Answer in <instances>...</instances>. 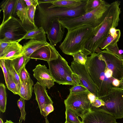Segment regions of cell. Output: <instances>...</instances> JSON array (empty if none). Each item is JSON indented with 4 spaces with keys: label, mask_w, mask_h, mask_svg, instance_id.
Segmentation results:
<instances>
[{
    "label": "cell",
    "mask_w": 123,
    "mask_h": 123,
    "mask_svg": "<svg viewBox=\"0 0 123 123\" xmlns=\"http://www.w3.org/2000/svg\"><path fill=\"white\" fill-rule=\"evenodd\" d=\"M85 65L97 88L99 98L117 89L113 85L115 79L109 78L106 74V65L100 54L94 52L87 57Z\"/></svg>",
    "instance_id": "6da1fadb"
},
{
    "label": "cell",
    "mask_w": 123,
    "mask_h": 123,
    "mask_svg": "<svg viewBox=\"0 0 123 123\" xmlns=\"http://www.w3.org/2000/svg\"><path fill=\"white\" fill-rule=\"evenodd\" d=\"M121 2L115 1L110 3L109 12L103 21L98 26L99 29L96 34L86 43L84 54L87 55L95 52V50L108 36L111 28H116L120 20L121 12L119 7Z\"/></svg>",
    "instance_id": "7a4b0ae2"
},
{
    "label": "cell",
    "mask_w": 123,
    "mask_h": 123,
    "mask_svg": "<svg viewBox=\"0 0 123 123\" xmlns=\"http://www.w3.org/2000/svg\"><path fill=\"white\" fill-rule=\"evenodd\" d=\"M68 31L59 48L63 53L73 56L80 52L84 53L86 43L96 34L98 30L97 27L85 25Z\"/></svg>",
    "instance_id": "3957f363"
},
{
    "label": "cell",
    "mask_w": 123,
    "mask_h": 123,
    "mask_svg": "<svg viewBox=\"0 0 123 123\" xmlns=\"http://www.w3.org/2000/svg\"><path fill=\"white\" fill-rule=\"evenodd\" d=\"M110 6V4L106 2L94 10L79 16L57 19L62 25L68 30L85 25H89L95 28L104 20L109 12Z\"/></svg>",
    "instance_id": "277c9868"
},
{
    "label": "cell",
    "mask_w": 123,
    "mask_h": 123,
    "mask_svg": "<svg viewBox=\"0 0 123 123\" xmlns=\"http://www.w3.org/2000/svg\"><path fill=\"white\" fill-rule=\"evenodd\" d=\"M86 2L74 9L60 7L49 8L43 4H38L37 9L38 27H42L46 33L51 21L55 18H74L81 16L85 13L84 7Z\"/></svg>",
    "instance_id": "5b68a950"
},
{
    "label": "cell",
    "mask_w": 123,
    "mask_h": 123,
    "mask_svg": "<svg viewBox=\"0 0 123 123\" xmlns=\"http://www.w3.org/2000/svg\"><path fill=\"white\" fill-rule=\"evenodd\" d=\"M28 31L20 20L12 16L0 26V42L18 41Z\"/></svg>",
    "instance_id": "8992f818"
},
{
    "label": "cell",
    "mask_w": 123,
    "mask_h": 123,
    "mask_svg": "<svg viewBox=\"0 0 123 123\" xmlns=\"http://www.w3.org/2000/svg\"><path fill=\"white\" fill-rule=\"evenodd\" d=\"M47 62L55 82L59 85L73 86V72L67 62L60 55L57 58Z\"/></svg>",
    "instance_id": "52a82bcc"
},
{
    "label": "cell",
    "mask_w": 123,
    "mask_h": 123,
    "mask_svg": "<svg viewBox=\"0 0 123 123\" xmlns=\"http://www.w3.org/2000/svg\"><path fill=\"white\" fill-rule=\"evenodd\" d=\"M99 98L104 102V105L98 109H94L108 113L116 119L123 118V90L114 89Z\"/></svg>",
    "instance_id": "ba28073f"
},
{
    "label": "cell",
    "mask_w": 123,
    "mask_h": 123,
    "mask_svg": "<svg viewBox=\"0 0 123 123\" xmlns=\"http://www.w3.org/2000/svg\"><path fill=\"white\" fill-rule=\"evenodd\" d=\"M89 91L75 93H70L64 100L65 107L70 109L81 119L91 108Z\"/></svg>",
    "instance_id": "9c48e42d"
},
{
    "label": "cell",
    "mask_w": 123,
    "mask_h": 123,
    "mask_svg": "<svg viewBox=\"0 0 123 123\" xmlns=\"http://www.w3.org/2000/svg\"><path fill=\"white\" fill-rule=\"evenodd\" d=\"M95 52L101 55L107 68L112 71L113 77L120 81L123 77L122 60L106 50H101L99 47L95 50Z\"/></svg>",
    "instance_id": "30bf717a"
},
{
    "label": "cell",
    "mask_w": 123,
    "mask_h": 123,
    "mask_svg": "<svg viewBox=\"0 0 123 123\" xmlns=\"http://www.w3.org/2000/svg\"><path fill=\"white\" fill-rule=\"evenodd\" d=\"M70 67L73 72L78 75L81 85L85 86L90 93L98 98V89L89 73L86 65L73 61Z\"/></svg>",
    "instance_id": "8fae6325"
},
{
    "label": "cell",
    "mask_w": 123,
    "mask_h": 123,
    "mask_svg": "<svg viewBox=\"0 0 123 123\" xmlns=\"http://www.w3.org/2000/svg\"><path fill=\"white\" fill-rule=\"evenodd\" d=\"M47 87L37 82L34 85V92L39 108L40 113L45 119L46 123H49L48 120L45 112L46 105L49 104H53V102L51 98L48 95L46 90Z\"/></svg>",
    "instance_id": "7c38bea8"
},
{
    "label": "cell",
    "mask_w": 123,
    "mask_h": 123,
    "mask_svg": "<svg viewBox=\"0 0 123 123\" xmlns=\"http://www.w3.org/2000/svg\"><path fill=\"white\" fill-rule=\"evenodd\" d=\"M84 123H116V119L110 114L91 109L81 119Z\"/></svg>",
    "instance_id": "4fadbf2b"
},
{
    "label": "cell",
    "mask_w": 123,
    "mask_h": 123,
    "mask_svg": "<svg viewBox=\"0 0 123 123\" xmlns=\"http://www.w3.org/2000/svg\"><path fill=\"white\" fill-rule=\"evenodd\" d=\"M33 76L41 84L46 86L49 89L54 85L55 81L49 69L45 65L39 64L33 70Z\"/></svg>",
    "instance_id": "5bb4252c"
},
{
    "label": "cell",
    "mask_w": 123,
    "mask_h": 123,
    "mask_svg": "<svg viewBox=\"0 0 123 123\" xmlns=\"http://www.w3.org/2000/svg\"><path fill=\"white\" fill-rule=\"evenodd\" d=\"M63 27L57 18L52 20L46 32L50 43L54 46L61 42L63 38L65 32Z\"/></svg>",
    "instance_id": "9a60e30c"
},
{
    "label": "cell",
    "mask_w": 123,
    "mask_h": 123,
    "mask_svg": "<svg viewBox=\"0 0 123 123\" xmlns=\"http://www.w3.org/2000/svg\"><path fill=\"white\" fill-rule=\"evenodd\" d=\"M60 55L54 46L49 43L34 52L29 58L42 60L48 62L57 58Z\"/></svg>",
    "instance_id": "2e32d148"
},
{
    "label": "cell",
    "mask_w": 123,
    "mask_h": 123,
    "mask_svg": "<svg viewBox=\"0 0 123 123\" xmlns=\"http://www.w3.org/2000/svg\"><path fill=\"white\" fill-rule=\"evenodd\" d=\"M16 14L28 31L38 28L30 20L28 13L27 6L24 0H18Z\"/></svg>",
    "instance_id": "e0dca14e"
},
{
    "label": "cell",
    "mask_w": 123,
    "mask_h": 123,
    "mask_svg": "<svg viewBox=\"0 0 123 123\" xmlns=\"http://www.w3.org/2000/svg\"><path fill=\"white\" fill-rule=\"evenodd\" d=\"M23 46L17 41L12 42L4 50L0 59L12 60L23 54Z\"/></svg>",
    "instance_id": "ac0fdd59"
},
{
    "label": "cell",
    "mask_w": 123,
    "mask_h": 123,
    "mask_svg": "<svg viewBox=\"0 0 123 123\" xmlns=\"http://www.w3.org/2000/svg\"><path fill=\"white\" fill-rule=\"evenodd\" d=\"M87 0H51L46 3L51 4L49 8L56 7L74 9L79 7L86 2Z\"/></svg>",
    "instance_id": "d6986e66"
},
{
    "label": "cell",
    "mask_w": 123,
    "mask_h": 123,
    "mask_svg": "<svg viewBox=\"0 0 123 123\" xmlns=\"http://www.w3.org/2000/svg\"><path fill=\"white\" fill-rule=\"evenodd\" d=\"M18 0H4L0 7L3 12V18L1 23H4L11 16L16 13Z\"/></svg>",
    "instance_id": "ffe728a7"
},
{
    "label": "cell",
    "mask_w": 123,
    "mask_h": 123,
    "mask_svg": "<svg viewBox=\"0 0 123 123\" xmlns=\"http://www.w3.org/2000/svg\"><path fill=\"white\" fill-rule=\"evenodd\" d=\"M49 43L31 39L23 46V54L28 58L36 51L41 48L48 44Z\"/></svg>",
    "instance_id": "44dd1931"
},
{
    "label": "cell",
    "mask_w": 123,
    "mask_h": 123,
    "mask_svg": "<svg viewBox=\"0 0 123 123\" xmlns=\"http://www.w3.org/2000/svg\"><path fill=\"white\" fill-rule=\"evenodd\" d=\"M46 34L45 32L42 27H38L28 31L25 35L18 42H19L24 39H32L47 42Z\"/></svg>",
    "instance_id": "7402d4cb"
},
{
    "label": "cell",
    "mask_w": 123,
    "mask_h": 123,
    "mask_svg": "<svg viewBox=\"0 0 123 123\" xmlns=\"http://www.w3.org/2000/svg\"><path fill=\"white\" fill-rule=\"evenodd\" d=\"M33 84V82L31 78L21 82L18 95L25 100H29L32 97Z\"/></svg>",
    "instance_id": "603a6c76"
},
{
    "label": "cell",
    "mask_w": 123,
    "mask_h": 123,
    "mask_svg": "<svg viewBox=\"0 0 123 123\" xmlns=\"http://www.w3.org/2000/svg\"><path fill=\"white\" fill-rule=\"evenodd\" d=\"M121 35V31L119 29H118L117 34L114 37L109 34L108 36L100 44L99 48L101 49H105L109 45H114L117 44L119 40Z\"/></svg>",
    "instance_id": "cb8c5ba5"
},
{
    "label": "cell",
    "mask_w": 123,
    "mask_h": 123,
    "mask_svg": "<svg viewBox=\"0 0 123 123\" xmlns=\"http://www.w3.org/2000/svg\"><path fill=\"white\" fill-rule=\"evenodd\" d=\"M30 60V59L27 58L23 54L21 56L12 60L13 65L19 75L22 69L25 66Z\"/></svg>",
    "instance_id": "d4e9b609"
},
{
    "label": "cell",
    "mask_w": 123,
    "mask_h": 123,
    "mask_svg": "<svg viewBox=\"0 0 123 123\" xmlns=\"http://www.w3.org/2000/svg\"><path fill=\"white\" fill-rule=\"evenodd\" d=\"M5 60V64L8 72L11 75L14 82L20 88L21 81L19 75L13 65L12 60L8 59Z\"/></svg>",
    "instance_id": "484cf974"
},
{
    "label": "cell",
    "mask_w": 123,
    "mask_h": 123,
    "mask_svg": "<svg viewBox=\"0 0 123 123\" xmlns=\"http://www.w3.org/2000/svg\"><path fill=\"white\" fill-rule=\"evenodd\" d=\"M7 98L6 87L3 83H1L0 84V110L2 113L6 111Z\"/></svg>",
    "instance_id": "4316f807"
},
{
    "label": "cell",
    "mask_w": 123,
    "mask_h": 123,
    "mask_svg": "<svg viewBox=\"0 0 123 123\" xmlns=\"http://www.w3.org/2000/svg\"><path fill=\"white\" fill-rule=\"evenodd\" d=\"M66 109L65 122L69 123H84L73 111L67 107Z\"/></svg>",
    "instance_id": "83f0119b"
},
{
    "label": "cell",
    "mask_w": 123,
    "mask_h": 123,
    "mask_svg": "<svg viewBox=\"0 0 123 123\" xmlns=\"http://www.w3.org/2000/svg\"><path fill=\"white\" fill-rule=\"evenodd\" d=\"M106 2L102 0H87L84 9L86 13L92 11Z\"/></svg>",
    "instance_id": "f1b7e54d"
},
{
    "label": "cell",
    "mask_w": 123,
    "mask_h": 123,
    "mask_svg": "<svg viewBox=\"0 0 123 123\" xmlns=\"http://www.w3.org/2000/svg\"><path fill=\"white\" fill-rule=\"evenodd\" d=\"M9 80L6 84L7 88L15 94H18L20 88L14 82L10 74L8 73Z\"/></svg>",
    "instance_id": "f546056e"
},
{
    "label": "cell",
    "mask_w": 123,
    "mask_h": 123,
    "mask_svg": "<svg viewBox=\"0 0 123 123\" xmlns=\"http://www.w3.org/2000/svg\"><path fill=\"white\" fill-rule=\"evenodd\" d=\"M87 55L82 52H80L73 55L74 61L77 63L85 65L87 59Z\"/></svg>",
    "instance_id": "4dcf8cb0"
},
{
    "label": "cell",
    "mask_w": 123,
    "mask_h": 123,
    "mask_svg": "<svg viewBox=\"0 0 123 123\" xmlns=\"http://www.w3.org/2000/svg\"><path fill=\"white\" fill-rule=\"evenodd\" d=\"M105 49L109 52L115 55L120 59L122 60L123 59V54L120 53L117 44L114 45H109Z\"/></svg>",
    "instance_id": "1f68e13d"
},
{
    "label": "cell",
    "mask_w": 123,
    "mask_h": 123,
    "mask_svg": "<svg viewBox=\"0 0 123 123\" xmlns=\"http://www.w3.org/2000/svg\"><path fill=\"white\" fill-rule=\"evenodd\" d=\"M25 100L22 98L20 97L17 101L18 106L20 110L21 115L19 121L21 120L22 121H25V116L26 113L25 110Z\"/></svg>",
    "instance_id": "d6a6232c"
},
{
    "label": "cell",
    "mask_w": 123,
    "mask_h": 123,
    "mask_svg": "<svg viewBox=\"0 0 123 123\" xmlns=\"http://www.w3.org/2000/svg\"><path fill=\"white\" fill-rule=\"evenodd\" d=\"M89 91L84 86L80 85L73 86L70 89V93H78Z\"/></svg>",
    "instance_id": "836d02e7"
},
{
    "label": "cell",
    "mask_w": 123,
    "mask_h": 123,
    "mask_svg": "<svg viewBox=\"0 0 123 123\" xmlns=\"http://www.w3.org/2000/svg\"><path fill=\"white\" fill-rule=\"evenodd\" d=\"M104 102L101 99L96 97L91 102V108L93 109H98L104 105Z\"/></svg>",
    "instance_id": "e575fe53"
},
{
    "label": "cell",
    "mask_w": 123,
    "mask_h": 123,
    "mask_svg": "<svg viewBox=\"0 0 123 123\" xmlns=\"http://www.w3.org/2000/svg\"><path fill=\"white\" fill-rule=\"evenodd\" d=\"M25 66L22 68L19 74L21 83L28 80L31 78L30 74L26 69Z\"/></svg>",
    "instance_id": "d590c367"
},
{
    "label": "cell",
    "mask_w": 123,
    "mask_h": 123,
    "mask_svg": "<svg viewBox=\"0 0 123 123\" xmlns=\"http://www.w3.org/2000/svg\"><path fill=\"white\" fill-rule=\"evenodd\" d=\"M36 9V7L31 5L27 10L29 18L32 23L35 25H36L34 20L35 14Z\"/></svg>",
    "instance_id": "8d00e7d4"
},
{
    "label": "cell",
    "mask_w": 123,
    "mask_h": 123,
    "mask_svg": "<svg viewBox=\"0 0 123 123\" xmlns=\"http://www.w3.org/2000/svg\"><path fill=\"white\" fill-rule=\"evenodd\" d=\"M0 67L3 71L5 82L6 84L9 80V76L7 71L5 64V60L0 59Z\"/></svg>",
    "instance_id": "74e56055"
},
{
    "label": "cell",
    "mask_w": 123,
    "mask_h": 123,
    "mask_svg": "<svg viewBox=\"0 0 123 123\" xmlns=\"http://www.w3.org/2000/svg\"><path fill=\"white\" fill-rule=\"evenodd\" d=\"M12 42H0V57L2 56L4 50Z\"/></svg>",
    "instance_id": "f35d334b"
},
{
    "label": "cell",
    "mask_w": 123,
    "mask_h": 123,
    "mask_svg": "<svg viewBox=\"0 0 123 123\" xmlns=\"http://www.w3.org/2000/svg\"><path fill=\"white\" fill-rule=\"evenodd\" d=\"M27 6V10L31 5L36 7L39 4L38 0H24Z\"/></svg>",
    "instance_id": "ab89813d"
},
{
    "label": "cell",
    "mask_w": 123,
    "mask_h": 123,
    "mask_svg": "<svg viewBox=\"0 0 123 123\" xmlns=\"http://www.w3.org/2000/svg\"><path fill=\"white\" fill-rule=\"evenodd\" d=\"M53 104H46L45 105V111L47 117L49 113L54 110V109Z\"/></svg>",
    "instance_id": "60d3db41"
},
{
    "label": "cell",
    "mask_w": 123,
    "mask_h": 123,
    "mask_svg": "<svg viewBox=\"0 0 123 123\" xmlns=\"http://www.w3.org/2000/svg\"><path fill=\"white\" fill-rule=\"evenodd\" d=\"M72 78L73 86L81 85L80 81L78 75L74 72L72 74Z\"/></svg>",
    "instance_id": "b9f144b4"
},
{
    "label": "cell",
    "mask_w": 123,
    "mask_h": 123,
    "mask_svg": "<svg viewBox=\"0 0 123 123\" xmlns=\"http://www.w3.org/2000/svg\"><path fill=\"white\" fill-rule=\"evenodd\" d=\"M120 81V83L117 89L123 90V77Z\"/></svg>",
    "instance_id": "7bdbcfd3"
},
{
    "label": "cell",
    "mask_w": 123,
    "mask_h": 123,
    "mask_svg": "<svg viewBox=\"0 0 123 123\" xmlns=\"http://www.w3.org/2000/svg\"><path fill=\"white\" fill-rule=\"evenodd\" d=\"M5 123H20V122L18 123H15L12 122L11 120H6V122Z\"/></svg>",
    "instance_id": "ee69618b"
},
{
    "label": "cell",
    "mask_w": 123,
    "mask_h": 123,
    "mask_svg": "<svg viewBox=\"0 0 123 123\" xmlns=\"http://www.w3.org/2000/svg\"><path fill=\"white\" fill-rule=\"evenodd\" d=\"M0 123H5L4 122L2 119L1 118H0Z\"/></svg>",
    "instance_id": "f6af8a7d"
},
{
    "label": "cell",
    "mask_w": 123,
    "mask_h": 123,
    "mask_svg": "<svg viewBox=\"0 0 123 123\" xmlns=\"http://www.w3.org/2000/svg\"><path fill=\"white\" fill-rule=\"evenodd\" d=\"M122 61L123 64V60H122Z\"/></svg>",
    "instance_id": "bcb514c9"
},
{
    "label": "cell",
    "mask_w": 123,
    "mask_h": 123,
    "mask_svg": "<svg viewBox=\"0 0 123 123\" xmlns=\"http://www.w3.org/2000/svg\"><path fill=\"white\" fill-rule=\"evenodd\" d=\"M64 123H68L67 122H65Z\"/></svg>",
    "instance_id": "7dc6e473"
},
{
    "label": "cell",
    "mask_w": 123,
    "mask_h": 123,
    "mask_svg": "<svg viewBox=\"0 0 123 123\" xmlns=\"http://www.w3.org/2000/svg\"><path fill=\"white\" fill-rule=\"evenodd\" d=\"M116 123H117V122H116Z\"/></svg>",
    "instance_id": "c3c4849f"
}]
</instances>
